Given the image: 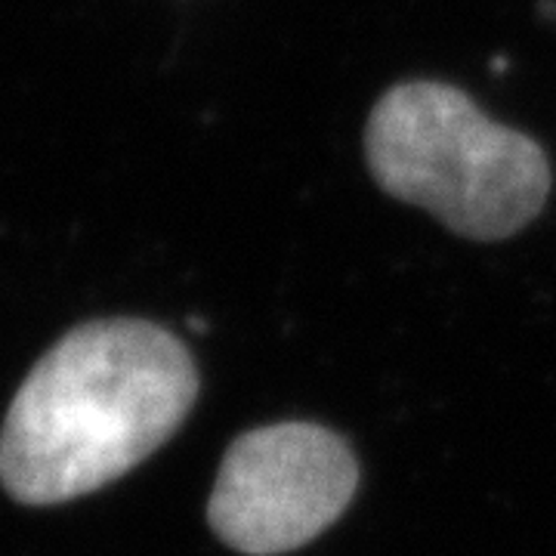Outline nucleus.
I'll return each instance as SVG.
<instances>
[{"label":"nucleus","instance_id":"obj_1","mask_svg":"<svg viewBox=\"0 0 556 556\" xmlns=\"http://www.w3.org/2000/svg\"><path fill=\"white\" fill-rule=\"evenodd\" d=\"M199 399L170 331L142 318L87 321L53 343L0 430V482L22 504H65L159 452Z\"/></svg>","mask_w":556,"mask_h":556},{"label":"nucleus","instance_id":"obj_2","mask_svg":"<svg viewBox=\"0 0 556 556\" xmlns=\"http://www.w3.org/2000/svg\"><path fill=\"white\" fill-rule=\"evenodd\" d=\"M365 159L383 192L464 239H510L551 195V164L535 139L485 118L464 90L439 80H408L380 97Z\"/></svg>","mask_w":556,"mask_h":556},{"label":"nucleus","instance_id":"obj_3","mask_svg":"<svg viewBox=\"0 0 556 556\" xmlns=\"http://www.w3.org/2000/svg\"><path fill=\"white\" fill-rule=\"evenodd\" d=\"M358 489V460L334 430L285 420L241 433L219 464L207 522L248 556H278L331 529Z\"/></svg>","mask_w":556,"mask_h":556}]
</instances>
